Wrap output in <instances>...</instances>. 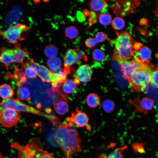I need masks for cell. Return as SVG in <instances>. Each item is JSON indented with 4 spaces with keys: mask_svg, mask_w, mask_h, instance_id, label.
<instances>
[{
    "mask_svg": "<svg viewBox=\"0 0 158 158\" xmlns=\"http://www.w3.org/2000/svg\"><path fill=\"white\" fill-rule=\"evenodd\" d=\"M51 138L60 147L65 158H70L73 154L82 150L81 140L77 131L68 128L67 123L60 125L53 132Z\"/></svg>",
    "mask_w": 158,
    "mask_h": 158,
    "instance_id": "1",
    "label": "cell"
},
{
    "mask_svg": "<svg viewBox=\"0 0 158 158\" xmlns=\"http://www.w3.org/2000/svg\"><path fill=\"white\" fill-rule=\"evenodd\" d=\"M116 34L117 37L114 43L117 54L125 60L133 58L135 53L133 46L137 42L126 32H117Z\"/></svg>",
    "mask_w": 158,
    "mask_h": 158,
    "instance_id": "2",
    "label": "cell"
},
{
    "mask_svg": "<svg viewBox=\"0 0 158 158\" xmlns=\"http://www.w3.org/2000/svg\"><path fill=\"white\" fill-rule=\"evenodd\" d=\"M152 70L148 64L136 71L128 79L131 88L137 92L146 90L150 83V75Z\"/></svg>",
    "mask_w": 158,
    "mask_h": 158,
    "instance_id": "3",
    "label": "cell"
},
{
    "mask_svg": "<svg viewBox=\"0 0 158 158\" xmlns=\"http://www.w3.org/2000/svg\"><path fill=\"white\" fill-rule=\"evenodd\" d=\"M29 28L25 25L18 23L10 27L0 33L4 39L13 44L24 40L25 33L29 30Z\"/></svg>",
    "mask_w": 158,
    "mask_h": 158,
    "instance_id": "4",
    "label": "cell"
},
{
    "mask_svg": "<svg viewBox=\"0 0 158 158\" xmlns=\"http://www.w3.org/2000/svg\"><path fill=\"white\" fill-rule=\"evenodd\" d=\"M7 108L13 109L18 112H24L41 116H46L39 110L21 102L18 99H4L0 105V111Z\"/></svg>",
    "mask_w": 158,
    "mask_h": 158,
    "instance_id": "5",
    "label": "cell"
},
{
    "mask_svg": "<svg viewBox=\"0 0 158 158\" xmlns=\"http://www.w3.org/2000/svg\"><path fill=\"white\" fill-rule=\"evenodd\" d=\"M113 59L116 61L121 66L123 77L129 79L132 75L144 65L134 58L131 60L123 59L118 57L115 52Z\"/></svg>",
    "mask_w": 158,
    "mask_h": 158,
    "instance_id": "6",
    "label": "cell"
},
{
    "mask_svg": "<svg viewBox=\"0 0 158 158\" xmlns=\"http://www.w3.org/2000/svg\"><path fill=\"white\" fill-rule=\"evenodd\" d=\"M21 117L18 112L12 109L7 108L0 111V121L5 128H11L15 126Z\"/></svg>",
    "mask_w": 158,
    "mask_h": 158,
    "instance_id": "7",
    "label": "cell"
},
{
    "mask_svg": "<svg viewBox=\"0 0 158 158\" xmlns=\"http://www.w3.org/2000/svg\"><path fill=\"white\" fill-rule=\"evenodd\" d=\"M23 64L35 70L37 75L43 82H52L53 79L52 72L44 66L35 62L33 59H30Z\"/></svg>",
    "mask_w": 158,
    "mask_h": 158,
    "instance_id": "8",
    "label": "cell"
},
{
    "mask_svg": "<svg viewBox=\"0 0 158 158\" xmlns=\"http://www.w3.org/2000/svg\"><path fill=\"white\" fill-rule=\"evenodd\" d=\"M92 72V70L90 66L88 64H85L78 68L73 76L82 82L87 83L91 80Z\"/></svg>",
    "mask_w": 158,
    "mask_h": 158,
    "instance_id": "9",
    "label": "cell"
},
{
    "mask_svg": "<svg viewBox=\"0 0 158 158\" xmlns=\"http://www.w3.org/2000/svg\"><path fill=\"white\" fill-rule=\"evenodd\" d=\"M66 120L69 122H73L77 126L82 127L88 123L89 119L85 112L76 110L74 113H72L71 117H67Z\"/></svg>",
    "mask_w": 158,
    "mask_h": 158,
    "instance_id": "10",
    "label": "cell"
},
{
    "mask_svg": "<svg viewBox=\"0 0 158 158\" xmlns=\"http://www.w3.org/2000/svg\"><path fill=\"white\" fill-rule=\"evenodd\" d=\"M78 49L67 50L64 57V71L66 75L71 73L72 65L75 64Z\"/></svg>",
    "mask_w": 158,
    "mask_h": 158,
    "instance_id": "11",
    "label": "cell"
},
{
    "mask_svg": "<svg viewBox=\"0 0 158 158\" xmlns=\"http://www.w3.org/2000/svg\"><path fill=\"white\" fill-rule=\"evenodd\" d=\"M151 54V51L149 48L142 46L137 51L135 52L133 58L142 64L147 65Z\"/></svg>",
    "mask_w": 158,
    "mask_h": 158,
    "instance_id": "12",
    "label": "cell"
},
{
    "mask_svg": "<svg viewBox=\"0 0 158 158\" xmlns=\"http://www.w3.org/2000/svg\"><path fill=\"white\" fill-rule=\"evenodd\" d=\"M14 68L13 73L8 72L6 73L5 77L8 78L15 81L18 87L21 86L22 84L25 83L26 80V75L22 68H19L15 64Z\"/></svg>",
    "mask_w": 158,
    "mask_h": 158,
    "instance_id": "13",
    "label": "cell"
},
{
    "mask_svg": "<svg viewBox=\"0 0 158 158\" xmlns=\"http://www.w3.org/2000/svg\"><path fill=\"white\" fill-rule=\"evenodd\" d=\"M12 49L14 63L23 64L25 59L29 56V53L22 48L18 43L16 44Z\"/></svg>",
    "mask_w": 158,
    "mask_h": 158,
    "instance_id": "14",
    "label": "cell"
},
{
    "mask_svg": "<svg viewBox=\"0 0 158 158\" xmlns=\"http://www.w3.org/2000/svg\"><path fill=\"white\" fill-rule=\"evenodd\" d=\"M0 62L4 64L5 68L8 69V66L14 63L12 49L3 47L0 52Z\"/></svg>",
    "mask_w": 158,
    "mask_h": 158,
    "instance_id": "15",
    "label": "cell"
},
{
    "mask_svg": "<svg viewBox=\"0 0 158 158\" xmlns=\"http://www.w3.org/2000/svg\"><path fill=\"white\" fill-rule=\"evenodd\" d=\"M14 94L13 88L9 85L4 84L0 86V96L4 99H9Z\"/></svg>",
    "mask_w": 158,
    "mask_h": 158,
    "instance_id": "16",
    "label": "cell"
},
{
    "mask_svg": "<svg viewBox=\"0 0 158 158\" xmlns=\"http://www.w3.org/2000/svg\"><path fill=\"white\" fill-rule=\"evenodd\" d=\"M139 105V110L143 112H146L152 109L154 106V102L151 98L145 97L140 101Z\"/></svg>",
    "mask_w": 158,
    "mask_h": 158,
    "instance_id": "17",
    "label": "cell"
},
{
    "mask_svg": "<svg viewBox=\"0 0 158 158\" xmlns=\"http://www.w3.org/2000/svg\"><path fill=\"white\" fill-rule=\"evenodd\" d=\"M107 2L105 0H95L90 1L88 5L92 11H101L106 7Z\"/></svg>",
    "mask_w": 158,
    "mask_h": 158,
    "instance_id": "18",
    "label": "cell"
},
{
    "mask_svg": "<svg viewBox=\"0 0 158 158\" xmlns=\"http://www.w3.org/2000/svg\"><path fill=\"white\" fill-rule=\"evenodd\" d=\"M52 73L53 79L51 82L62 84L66 80L67 75L63 69L60 68Z\"/></svg>",
    "mask_w": 158,
    "mask_h": 158,
    "instance_id": "19",
    "label": "cell"
},
{
    "mask_svg": "<svg viewBox=\"0 0 158 158\" xmlns=\"http://www.w3.org/2000/svg\"><path fill=\"white\" fill-rule=\"evenodd\" d=\"M47 64L51 70L54 72L61 68L62 62L59 58L56 57L48 59Z\"/></svg>",
    "mask_w": 158,
    "mask_h": 158,
    "instance_id": "20",
    "label": "cell"
},
{
    "mask_svg": "<svg viewBox=\"0 0 158 158\" xmlns=\"http://www.w3.org/2000/svg\"><path fill=\"white\" fill-rule=\"evenodd\" d=\"M17 94L18 98L20 99L27 101L31 99L30 94L28 89L22 86L18 87Z\"/></svg>",
    "mask_w": 158,
    "mask_h": 158,
    "instance_id": "21",
    "label": "cell"
},
{
    "mask_svg": "<svg viewBox=\"0 0 158 158\" xmlns=\"http://www.w3.org/2000/svg\"><path fill=\"white\" fill-rule=\"evenodd\" d=\"M53 104L56 111L59 115L65 114L68 109V105L66 101H61Z\"/></svg>",
    "mask_w": 158,
    "mask_h": 158,
    "instance_id": "22",
    "label": "cell"
},
{
    "mask_svg": "<svg viewBox=\"0 0 158 158\" xmlns=\"http://www.w3.org/2000/svg\"><path fill=\"white\" fill-rule=\"evenodd\" d=\"M86 101L88 105L91 108H95L100 103V100L98 96L94 93H91L87 96Z\"/></svg>",
    "mask_w": 158,
    "mask_h": 158,
    "instance_id": "23",
    "label": "cell"
},
{
    "mask_svg": "<svg viewBox=\"0 0 158 158\" xmlns=\"http://www.w3.org/2000/svg\"><path fill=\"white\" fill-rule=\"evenodd\" d=\"M44 52L46 56L49 58L56 57L58 53L57 47L52 44L47 46L44 49Z\"/></svg>",
    "mask_w": 158,
    "mask_h": 158,
    "instance_id": "24",
    "label": "cell"
},
{
    "mask_svg": "<svg viewBox=\"0 0 158 158\" xmlns=\"http://www.w3.org/2000/svg\"><path fill=\"white\" fill-rule=\"evenodd\" d=\"M30 154V158H55L50 153L46 151H42L40 149Z\"/></svg>",
    "mask_w": 158,
    "mask_h": 158,
    "instance_id": "25",
    "label": "cell"
},
{
    "mask_svg": "<svg viewBox=\"0 0 158 158\" xmlns=\"http://www.w3.org/2000/svg\"><path fill=\"white\" fill-rule=\"evenodd\" d=\"M65 36L70 39H74L78 35L79 32L77 28L74 26L67 28L65 30Z\"/></svg>",
    "mask_w": 158,
    "mask_h": 158,
    "instance_id": "26",
    "label": "cell"
},
{
    "mask_svg": "<svg viewBox=\"0 0 158 158\" xmlns=\"http://www.w3.org/2000/svg\"><path fill=\"white\" fill-rule=\"evenodd\" d=\"M111 25L113 28L116 30H120L122 29L125 25L124 20L119 17L115 18L111 21Z\"/></svg>",
    "mask_w": 158,
    "mask_h": 158,
    "instance_id": "27",
    "label": "cell"
},
{
    "mask_svg": "<svg viewBox=\"0 0 158 158\" xmlns=\"http://www.w3.org/2000/svg\"><path fill=\"white\" fill-rule=\"evenodd\" d=\"M21 68L23 70L26 76L28 78H34L37 77V72L35 69L23 64L22 65Z\"/></svg>",
    "mask_w": 158,
    "mask_h": 158,
    "instance_id": "28",
    "label": "cell"
},
{
    "mask_svg": "<svg viewBox=\"0 0 158 158\" xmlns=\"http://www.w3.org/2000/svg\"><path fill=\"white\" fill-rule=\"evenodd\" d=\"M92 58L93 59L97 62H101L103 61L105 57L104 51L101 49H96L93 52Z\"/></svg>",
    "mask_w": 158,
    "mask_h": 158,
    "instance_id": "29",
    "label": "cell"
},
{
    "mask_svg": "<svg viewBox=\"0 0 158 158\" xmlns=\"http://www.w3.org/2000/svg\"><path fill=\"white\" fill-rule=\"evenodd\" d=\"M100 23L102 25L107 26L111 23L112 21L111 16L108 13H103L100 15L99 17Z\"/></svg>",
    "mask_w": 158,
    "mask_h": 158,
    "instance_id": "30",
    "label": "cell"
},
{
    "mask_svg": "<svg viewBox=\"0 0 158 158\" xmlns=\"http://www.w3.org/2000/svg\"><path fill=\"white\" fill-rule=\"evenodd\" d=\"M127 147L126 146L115 149L110 153L107 158H122L123 157L122 152Z\"/></svg>",
    "mask_w": 158,
    "mask_h": 158,
    "instance_id": "31",
    "label": "cell"
},
{
    "mask_svg": "<svg viewBox=\"0 0 158 158\" xmlns=\"http://www.w3.org/2000/svg\"><path fill=\"white\" fill-rule=\"evenodd\" d=\"M134 151L140 154H145V151L144 147V144L142 143L135 142L132 145Z\"/></svg>",
    "mask_w": 158,
    "mask_h": 158,
    "instance_id": "32",
    "label": "cell"
},
{
    "mask_svg": "<svg viewBox=\"0 0 158 158\" xmlns=\"http://www.w3.org/2000/svg\"><path fill=\"white\" fill-rule=\"evenodd\" d=\"M158 70H152L150 74V84L155 87H158Z\"/></svg>",
    "mask_w": 158,
    "mask_h": 158,
    "instance_id": "33",
    "label": "cell"
},
{
    "mask_svg": "<svg viewBox=\"0 0 158 158\" xmlns=\"http://www.w3.org/2000/svg\"><path fill=\"white\" fill-rule=\"evenodd\" d=\"M87 59L85 54L83 51L78 49L77 56L75 63L79 64L81 63L82 61L86 62Z\"/></svg>",
    "mask_w": 158,
    "mask_h": 158,
    "instance_id": "34",
    "label": "cell"
},
{
    "mask_svg": "<svg viewBox=\"0 0 158 158\" xmlns=\"http://www.w3.org/2000/svg\"><path fill=\"white\" fill-rule=\"evenodd\" d=\"M102 107L104 110L107 112L112 111L114 108V104L111 101L107 100L103 102Z\"/></svg>",
    "mask_w": 158,
    "mask_h": 158,
    "instance_id": "35",
    "label": "cell"
},
{
    "mask_svg": "<svg viewBox=\"0 0 158 158\" xmlns=\"http://www.w3.org/2000/svg\"><path fill=\"white\" fill-rule=\"evenodd\" d=\"M108 35L102 32H99L97 33L95 39L97 43L103 42L107 38Z\"/></svg>",
    "mask_w": 158,
    "mask_h": 158,
    "instance_id": "36",
    "label": "cell"
},
{
    "mask_svg": "<svg viewBox=\"0 0 158 158\" xmlns=\"http://www.w3.org/2000/svg\"><path fill=\"white\" fill-rule=\"evenodd\" d=\"M97 43L95 39L91 37L87 39L85 42V45L89 48L94 47Z\"/></svg>",
    "mask_w": 158,
    "mask_h": 158,
    "instance_id": "37",
    "label": "cell"
},
{
    "mask_svg": "<svg viewBox=\"0 0 158 158\" xmlns=\"http://www.w3.org/2000/svg\"><path fill=\"white\" fill-rule=\"evenodd\" d=\"M64 84L73 90L76 89V86L73 80H66Z\"/></svg>",
    "mask_w": 158,
    "mask_h": 158,
    "instance_id": "38",
    "label": "cell"
},
{
    "mask_svg": "<svg viewBox=\"0 0 158 158\" xmlns=\"http://www.w3.org/2000/svg\"><path fill=\"white\" fill-rule=\"evenodd\" d=\"M90 18H89V25H91L96 20V14L93 11H91L90 12Z\"/></svg>",
    "mask_w": 158,
    "mask_h": 158,
    "instance_id": "39",
    "label": "cell"
},
{
    "mask_svg": "<svg viewBox=\"0 0 158 158\" xmlns=\"http://www.w3.org/2000/svg\"><path fill=\"white\" fill-rule=\"evenodd\" d=\"M77 19L80 22H83L85 20V18L82 12L78 11L76 13Z\"/></svg>",
    "mask_w": 158,
    "mask_h": 158,
    "instance_id": "40",
    "label": "cell"
},
{
    "mask_svg": "<svg viewBox=\"0 0 158 158\" xmlns=\"http://www.w3.org/2000/svg\"><path fill=\"white\" fill-rule=\"evenodd\" d=\"M62 87L64 92L67 94L72 93L74 91V90L68 87L64 84L63 85Z\"/></svg>",
    "mask_w": 158,
    "mask_h": 158,
    "instance_id": "41",
    "label": "cell"
},
{
    "mask_svg": "<svg viewBox=\"0 0 158 158\" xmlns=\"http://www.w3.org/2000/svg\"><path fill=\"white\" fill-rule=\"evenodd\" d=\"M82 13L85 17L88 16L90 15V14L89 11L86 9L83 10Z\"/></svg>",
    "mask_w": 158,
    "mask_h": 158,
    "instance_id": "42",
    "label": "cell"
},
{
    "mask_svg": "<svg viewBox=\"0 0 158 158\" xmlns=\"http://www.w3.org/2000/svg\"><path fill=\"white\" fill-rule=\"evenodd\" d=\"M73 81L76 85H78L80 83V80L78 78H75Z\"/></svg>",
    "mask_w": 158,
    "mask_h": 158,
    "instance_id": "43",
    "label": "cell"
}]
</instances>
